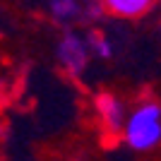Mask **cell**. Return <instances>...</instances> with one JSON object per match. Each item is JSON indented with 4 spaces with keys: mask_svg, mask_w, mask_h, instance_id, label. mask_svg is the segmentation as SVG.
Segmentation results:
<instances>
[{
    "mask_svg": "<svg viewBox=\"0 0 161 161\" xmlns=\"http://www.w3.org/2000/svg\"><path fill=\"white\" fill-rule=\"evenodd\" d=\"M96 108H99L101 118H103V123H106V128L111 130V132H115V130L120 128L123 108H120V103H118L111 94H101L99 99H96Z\"/></svg>",
    "mask_w": 161,
    "mask_h": 161,
    "instance_id": "cell-3",
    "label": "cell"
},
{
    "mask_svg": "<svg viewBox=\"0 0 161 161\" xmlns=\"http://www.w3.org/2000/svg\"><path fill=\"white\" fill-rule=\"evenodd\" d=\"M156 0H101V5L106 7V12L115 14V17H142V14L154 7Z\"/></svg>",
    "mask_w": 161,
    "mask_h": 161,
    "instance_id": "cell-2",
    "label": "cell"
},
{
    "mask_svg": "<svg viewBox=\"0 0 161 161\" xmlns=\"http://www.w3.org/2000/svg\"><path fill=\"white\" fill-rule=\"evenodd\" d=\"M60 55H63V60L67 63L70 70H80L84 65V48L80 46L77 39H65V43L60 48Z\"/></svg>",
    "mask_w": 161,
    "mask_h": 161,
    "instance_id": "cell-4",
    "label": "cell"
},
{
    "mask_svg": "<svg viewBox=\"0 0 161 161\" xmlns=\"http://www.w3.org/2000/svg\"><path fill=\"white\" fill-rule=\"evenodd\" d=\"M125 140L137 152L154 149L161 142V108L156 103H144L130 115L125 125Z\"/></svg>",
    "mask_w": 161,
    "mask_h": 161,
    "instance_id": "cell-1",
    "label": "cell"
}]
</instances>
